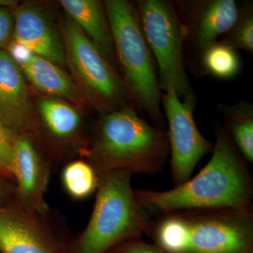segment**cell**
Returning a JSON list of instances; mask_svg holds the SVG:
<instances>
[{
	"label": "cell",
	"mask_w": 253,
	"mask_h": 253,
	"mask_svg": "<svg viewBox=\"0 0 253 253\" xmlns=\"http://www.w3.org/2000/svg\"><path fill=\"white\" fill-rule=\"evenodd\" d=\"M13 14L14 33L11 42L59 66L66 63L63 38L41 10L32 5L22 4Z\"/></svg>",
	"instance_id": "4fadbf2b"
},
{
	"label": "cell",
	"mask_w": 253,
	"mask_h": 253,
	"mask_svg": "<svg viewBox=\"0 0 253 253\" xmlns=\"http://www.w3.org/2000/svg\"><path fill=\"white\" fill-rule=\"evenodd\" d=\"M18 134L0 122V171L6 179H13L11 168Z\"/></svg>",
	"instance_id": "44dd1931"
},
{
	"label": "cell",
	"mask_w": 253,
	"mask_h": 253,
	"mask_svg": "<svg viewBox=\"0 0 253 253\" xmlns=\"http://www.w3.org/2000/svg\"><path fill=\"white\" fill-rule=\"evenodd\" d=\"M112 33L115 54L124 83L137 107L161 127L164 124L162 94L155 61L146 43L134 3L104 1Z\"/></svg>",
	"instance_id": "277c9868"
},
{
	"label": "cell",
	"mask_w": 253,
	"mask_h": 253,
	"mask_svg": "<svg viewBox=\"0 0 253 253\" xmlns=\"http://www.w3.org/2000/svg\"><path fill=\"white\" fill-rule=\"evenodd\" d=\"M199 63L205 74L224 81L236 77L241 69L238 51L220 41L210 46L201 55Z\"/></svg>",
	"instance_id": "ac0fdd59"
},
{
	"label": "cell",
	"mask_w": 253,
	"mask_h": 253,
	"mask_svg": "<svg viewBox=\"0 0 253 253\" xmlns=\"http://www.w3.org/2000/svg\"><path fill=\"white\" fill-rule=\"evenodd\" d=\"M0 176H3L2 174H1V171H0ZM4 177V176H3ZM6 179V178H5Z\"/></svg>",
	"instance_id": "484cf974"
},
{
	"label": "cell",
	"mask_w": 253,
	"mask_h": 253,
	"mask_svg": "<svg viewBox=\"0 0 253 253\" xmlns=\"http://www.w3.org/2000/svg\"><path fill=\"white\" fill-rule=\"evenodd\" d=\"M30 212L15 201L0 206V253H68L48 214Z\"/></svg>",
	"instance_id": "9c48e42d"
},
{
	"label": "cell",
	"mask_w": 253,
	"mask_h": 253,
	"mask_svg": "<svg viewBox=\"0 0 253 253\" xmlns=\"http://www.w3.org/2000/svg\"><path fill=\"white\" fill-rule=\"evenodd\" d=\"M64 11L111 63L115 54L104 2L97 0H61Z\"/></svg>",
	"instance_id": "9a60e30c"
},
{
	"label": "cell",
	"mask_w": 253,
	"mask_h": 253,
	"mask_svg": "<svg viewBox=\"0 0 253 253\" xmlns=\"http://www.w3.org/2000/svg\"><path fill=\"white\" fill-rule=\"evenodd\" d=\"M14 23L10 8L0 7V50L7 49L12 42Z\"/></svg>",
	"instance_id": "603a6c76"
},
{
	"label": "cell",
	"mask_w": 253,
	"mask_h": 253,
	"mask_svg": "<svg viewBox=\"0 0 253 253\" xmlns=\"http://www.w3.org/2000/svg\"><path fill=\"white\" fill-rule=\"evenodd\" d=\"M11 172L16 181V202L30 212H49L45 194L51 170L28 133L18 134L16 137Z\"/></svg>",
	"instance_id": "8fae6325"
},
{
	"label": "cell",
	"mask_w": 253,
	"mask_h": 253,
	"mask_svg": "<svg viewBox=\"0 0 253 253\" xmlns=\"http://www.w3.org/2000/svg\"><path fill=\"white\" fill-rule=\"evenodd\" d=\"M169 155L167 132L131 105L104 113L86 161L98 176L115 171L154 174L162 170Z\"/></svg>",
	"instance_id": "7a4b0ae2"
},
{
	"label": "cell",
	"mask_w": 253,
	"mask_h": 253,
	"mask_svg": "<svg viewBox=\"0 0 253 253\" xmlns=\"http://www.w3.org/2000/svg\"><path fill=\"white\" fill-rule=\"evenodd\" d=\"M175 4L184 44L199 59L231 29L240 13V5L235 0H189Z\"/></svg>",
	"instance_id": "30bf717a"
},
{
	"label": "cell",
	"mask_w": 253,
	"mask_h": 253,
	"mask_svg": "<svg viewBox=\"0 0 253 253\" xmlns=\"http://www.w3.org/2000/svg\"><path fill=\"white\" fill-rule=\"evenodd\" d=\"M16 201V186L0 176V206H7Z\"/></svg>",
	"instance_id": "cb8c5ba5"
},
{
	"label": "cell",
	"mask_w": 253,
	"mask_h": 253,
	"mask_svg": "<svg viewBox=\"0 0 253 253\" xmlns=\"http://www.w3.org/2000/svg\"><path fill=\"white\" fill-rule=\"evenodd\" d=\"M63 189L76 201H83L96 191L99 178L89 163L76 160L67 163L61 173Z\"/></svg>",
	"instance_id": "d6986e66"
},
{
	"label": "cell",
	"mask_w": 253,
	"mask_h": 253,
	"mask_svg": "<svg viewBox=\"0 0 253 253\" xmlns=\"http://www.w3.org/2000/svg\"><path fill=\"white\" fill-rule=\"evenodd\" d=\"M212 156L194 177L166 191L134 189L152 214L210 209L253 208V180L246 161L224 126L214 127Z\"/></svg>",
	"instance_id": "6da1fadb"
},
{
	"label": "cell",
	"mask_w": 253,
	"mask_h": 253,
	"mask_svg": "<svg viewBox=\"0 0 253 253\" xmlns=\"http://www.w3.org/2000/svg\"><path fill=\"white\" fill-rule=\"evenodd\" d=\"M106 253H166L156 244L133 239L117 245Z\"/></svg>",
	"instance_id": "7402d4cb"
},
{
	"label": "cell",
	"mask_w": 253,
	"mask_h": 253,
	"mask_svg": "<svg viewBox=\"0 0 253 253\" xmlns=\"http://www.w3.org/2000/svg\"><path fill=\"white\" fill-rule=\"evenodd\" d=\"M221 42L233 49L253 53V6L252 1H246L240 6V13L234 26L221 37Z\"/></svg>",
	"instance_id": "ffe728a7"
},
{
	"label": "cell",
	"mask_w": 253,
	"mask_h": 253,
	"mask_svg": "<svg viewBox=\"0 0 253 253\" xmlns=\"http://www.w3.org/2000/svg\"><path fill=\"white\" fill-rule=\"evenodd\" d=\"M143 35L158 68L161 90L172 89L180 99L194 94L184 64V34L174 3L166 0L136 1Z\"/></svg>",
	"instance_id": "5b68a950"
},
{
	"label": "cell",
	"mask_w": 253,
	"mask_h": 253,
	"mask_svg": "<svg viewBox=\"0 0 253 253\" xmlns=\"http://www.w3.org/2000/svg\"><path fill=\"white\" fill-rule=\"evenodd\" d=\"M38 108L46 131L55 140L71 141L77 135L81 117L71 105L57 98L46 96L40 99Z\"/></svg>",
	"instance_id": "2e32d148"
},
{
	"label": "cell",
	"mask_w": 253,
	"mask_h": 253,
	"mask_svg": "<svg viewBox=\"0 0 253 253\" xmlns=\"http://www.w3.org/2000/svg\"><path fill=\"white\" fill-rule=\"evenodd\" d=\"M180 212L186 224L181 253H253V208Z\"/></svg>",
	"instance_id": "52a82bcc"
},
{
	"label": "cell",
	"mask_w": 253,
	"mask_h": 253,
	"mask_svg": "<svg viewBox=\"0 0 253 253\" xmlns=\"http://www.w3.org/2000/svg\"><path fill=\"white\" fill-rule=\"evenodd\" d=\"M13 56L25 77L37 89L51 97L79 102L81 97L76 84L59 65L28 51Z\"/></svg>",
	"instance_id": "5bb4252c"
},
{
	"label": "cell",
	"mask_w": 253,
	"mask_h": 253,
	"mask_svg": "<svg viewBox=\"0 0 253 253\" xmlns=\"http://www.w3.org/2000/svg\"><path fill=\"white\" fill-rule=\"evenodd\" d=\"M195 94L180 99L172 89L162 94L167 119L171 176L175 186L188 180L199 161L212 152L214 143L205 138L194 119Z\"/></svg>",
	"instance_id": "ba28073f"
},
{
	"label": "cell",
	"mask_w": 253,
	"mask_h": 253,
	"mask_svg": "<svg viewBox=\"0 0 253 253\" xmlns=\"http://www.w3.org/2000/svg\"><path fill=\"white\" fill-rule=\"evenodd\" d=\"M18 2L14 0H0V7L11 8L14 7Z\"/></svg>",
	"instance_id": "d4e9b609"
},
{
	"label": "cell",
	"mask_w": 253,
	"mask_h": 253,
	"mask_svg": "<svg viewBox=\"0 0 253 253\" xmlns=\"http://www.w3.org/2000/svg\"><path fill=\"white\" fill-rule=\"evenodd\" d=\"M224 118V129L245 161H253V105L241 101L236 104H218Z\"/></svg>",
	"instance_id": "e0dca14e"
},
{
	"label": "cell",
	"mask_w": 253,
	"mask_h": 253,
	"mask_svg": "<svg viewBox=\"0 0 253 253\" xmlns=\"http://www.w3.org/2000/svg\"><path fill=\"white\" fill-rule=\"evenodd\" d=\"M0 122L16 134L33 129L31 94L14 56L0 50Z\"/></svg>",
	"instance_id": "7c38bea8"
},
{
	"label": "cell",
	"mask_w": 253,
	"mask_h": 253,
	"mask_svg": "<svg viewBox=\"0 0 253 253\" xmlns=\"http://www.w3.org/2000/svg\"><path fill=\"white\" fill-rule=\"evenodd\" d=\"M63 41L66 62L99 109L106 113L131 106L130 95L113 65L70 18L63 25Z\"/></svg>",
	"instance_id": "8992f818"
},
{
	"label": "cell",
	"mask_w": 253,
	"mask_h": 253,
	"mask_svg": "<svg viewBox=\"0 0 253 253\" xmlns=\"http://www.w3.org/2000/svg\"><path fill=\"white\" fill-rule=\"evenodd\" d=\"M133 174L115 171L98 176L94 207L85 229L68 244V253H106L130 240L148 234L151 214L138 201Z\"/></svg>",
	"instance_id": "3957f363"
}]
</instances>
